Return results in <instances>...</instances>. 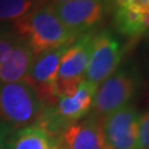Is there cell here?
I'll use <instances>...</instances> for the list:
<instances>
[{
    "mask_svg": "<svg viewBox=\"0 0 149 149\" xmlns=\"http://www.w3.org/2000/svg\"><path fill=\"white\" fill-rule=\"evenodd\" d=\"M13 30L24 39L34 56L74 42L76 38L63 26L51 3H43L13 22Z\"/></svg>",
    "mask_w": 149,
    "mask_h": 149,
    "instance_id": "cell-1",
    "label": "cell"
},
{
    "mask_svg": "<svg viewBox=\"0 0 149 149\" xmlns=\"http://www.w3.org/2000/svg\"><path fill=\"white\" fill-rule=\"evenodd\" d=\"M44 107L36 91L24 81L0 84V123L11 129L36 124Z\"/></svg>",
    "mask_w": 149,
    "mask_h": 149,
    "instance_id": "cell-2",
    "label": "cell"
},
{
    "mask_svg": "<svg viewBox=\"0 0 149 149\" xmlns=\"http://www.w3.org/2000/svg\"><path fill=\"white\" fill-rule=\"evenodd\" d=\"M140 82V75L135 66L116 70L97 87L92 105L93 114L103 119L129 104L139 88Z\"/></svg>",
    "mask_w": 149,
    "mask_h": 149,
    "instance_id": "cell-3",
    "label": "cell"
},
{
    "mask_svg": "<svg viewBox=\"0 0 149 149\" xmlns=\"http://www.w3.org/2000/svg\"><path fill=\"white\" fill-rule=\"evenodd\" d=\"M93 37V32L77 37L62 55L55 81V95L59 100L73 95L84 80L92 53Z\"/></svg>",
    "mask_w": 149,
    "mask_h": 149,
    "instance_id": "cell-4",
    "label": "cell"
},
{
    "mask_svg": "<svg viewBox=\"0 0 149 149\" xmlns=\"http://www.w3.org/2000/svg\"><path fill=\"white\" fill-rule=\"evenodd\" d=\"M123 54L122 43L114 32L102 30L94 33L92 53L84 80L98 87L118 69Z\"/></svg>",
    "mask_w": 149,
    "mask_h": 149,
    "instance_id": "cell-5",
    "label": "cell"
},
{
    "mask_svg": "<svg viewBox=\"0 0 149 149\" xmlns=\"http://www.w3.org/2000/svg\"><path fill=\"white\" fill-rule=\"evenodd\" d=\"M53 8L64 27L77 38L101 23L109 5L107 0H70Z\"/></svg>",
    "mask_w": 149,
    "mask_h": 149,
    "instance_id": "cell-6",
    "label": "cell"
},
{
    "mask_svg": "<svg viewBox=\"0 0 149 149\" xmlns=\"http://www.w3.org/2000/svg\"><path fill=\"white\" fill-rule=\"evenodd\" d=\"M69 45L37 55L24 79V82L36 91L45 107L55 106L59 101L55 95V81L62 55Z\"/></svg>",
    "mask_w": 149,
    "mask_h": 149,
    "instance_id": "cell-7",
    "label": "cell"
},
{
    "mask_svg": "<svg viewBox=\"0 0 149 149\" xmlns=\"http://www.w3.org/2000/svg\"><path fill=\"white\" fill-rule=\"evenodd\" d=\"M139 117L137 109L127 104L102 119L112 149H139Z\"/></svg>",
    "mask_w": 149,
    "mask_h": 149,
    "instance_id": "cell-8",
    "label": "cell"
},
{
    "mask_svg": "<svg viewBox=\"0 0 149 149\" xmlns=\"http://www.w3.org/2000/svg\"><path fill=\"white\" fill-rule=\"evenodd\" d=\"M56 140L64 149H112L103 130V120L94 114L70 125Z\"/></svg>",
    "mask_w": 149,
    "mask_h": 149,
    "instance_id": "cell-9",
    "label": "cell"
},
{
    "mask_svg": "<svg viewBox=\"0 0 149 149\" xmlns=\"http://www.w3.org/2000/svg\"><path fill=\"white\" fill-rule=\"evenodd\" d=\"M34 58L27 41L20 38L9 56L0 66V84L24 81Z\"/></svg>",
    "mask_w": 149,
    "mask_h": 149,
    "instance_id": "cell-10",
    "label": "cell"
},
{
    "mask_svg": "<svg viewBox=\"0 0 149 149\" xmlns=\"http://www.w3.org/2000/svg\"><path fill=\"white\" fill-rule=\"evenodd\" d=\"M114 24L118 32L129 38H139L149 32V7L127 6L116 8Z\"/></svg>",
    "mask_w": 149,
    "mask_h": 149,
    "instance_id": "cell-11",
    "label": "cell"
},
{
    "mask_svg": "<svg viewBox=\"0 0 149 149\" xmlns=\"http://www.w3.org/2000/svg\"><path fill=\"white\" fill-rule=\"evenodd\" d=\"M53 139L37 124L17 129L9 136V149H51Z\"/></svg>",
    "mask_w": 149,
    "mask_h": 149,
    "instance_id": "cell-12",
    "label": "cell"
},
{
    "mask_svg": "<svg viewBox=\"0 0 149 149\" xmlns=\"http://www.w3.org/2000/svg\"><path fill=\"white\" fill-rule=\"evenodd\" d=\"M48 0H0V24L15 22Z\"/></svg>",
    "mask_w": 149,
    "mask_h": 149,
    "instance_id": "cell-13",
    "label": "cell"
},
{
    "mask_svg": "<svg viewBox=\"0 0 149 149\" xmlns=\"http://www.w3.org/2000/svg\"><path fill=\"white\" fill-rule=\"evenodd\" d=\"M19 39L20 37L15 30H11L5 26H0V66L9 56Z\"/></svg>",
    "mask_w": 149,
    "mask_h": 149,
    "instance_id": "cell-14",
    "label": "cell"
},
{
    "mask_svg": "<svg viewBox=\"0 0 149 149\" xmlns=\"http://www.w3.org/2000/svg\"><path fill=\"white\" fill-rule=\"evenodd\" d=\"M139 149H149V109L139 117Z\"/></svg>",
    "mask_w": 149,
    "mask_h": 149,
    "instance_id": "cell-15",
    "label": "cell"
},
{
    "mask_svg": "<svg viewBox=\"0 0 149 149\" xmlns=\"http://www.w3.org/2000/svg\"><path fill=\"white\" fill-rule=\"evenodd\" d=\"M109 7L120 8V7H127V6H135V7H141L147 8L149 7V0H107Z\"/></svg>",
    "mask_w": 149,
    "mask_h": 149,
    "instance_id": "cell-16",
    "label": "cell"
},
{
    "mask_svg": "<svg viewBox=\"0 0 149 149\" xmlns=\"http://www.w3.org/2000/svg\"><path fill=\"white\" fill-rule=\"evenodd\" d=\"M11 128L0 123V149H9V136Z\"/></svg>",
    "mask_w": 149,
    "mask_h": 149,
    "instance_id": "cell-17",
    "label": "cell"
},
{
    "mask_svg": "<svg viewBox=\"0 0 149 149\" xmlns=\"http://www.w3.org/2000/svg\"><path fill=\"white\" fill-rule=\"evenodd\" d=\"M51 149H64V147L61 145L59 140H53V144H52V148Z\"/></svg>",
    "mask_w": 149,
    "mask_h": 149,
    "instance_id": "cell-18",
    "label": "cell"
},
{
    "mask_svg": "<svg viewBox=\"0 0 149 149\" xmlns=\"http://www.w3.org/2000/svg\"><path fill=\"white\" fill-rule=\"evenodd\" d=\"M66 1H70V0H48L49 3H51L52 6L59 5V3H63V2H66Z\"/></svg>",
    "mask_w": 149,
    "mask_h": 149,
    "instance_id": "cell-19",
    "label": "cell"
}]
</instances>
